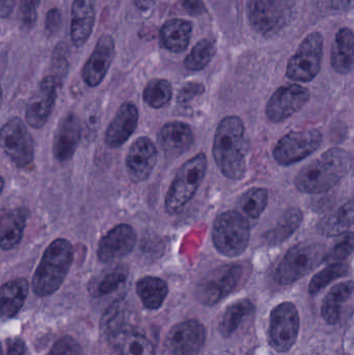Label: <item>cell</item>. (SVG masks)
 Here are the masks:
<instances>
[{
    "mask_svg": "<svg viewBox=\"0 0 354 355\" xmlns=\"http://www.w3.org/2000/svg\"><path fill=\"white\" fill-rule=\"evenodd\" d=\"M247 143L240 118L226 116L218 124L213 141V156L222 174L240 180L247 172Z\"/></svg>",
    "mask_w": 354,
    "mask_h": 355,
    "instance_id": "1",
    "label": "cell"
},
{
    "mask_svg": "<svg viewBox=\"0 0 354 355\" xmlns=\"http://www.w3.org/2000/svg\"><path fill=\"white\" fill-rule=\"evenodd\" d=\"M351 166L349 154L341 148H333L301 168L295 178V186L305 193H322L340 183Z\"/></svg>",
    "mask_w": 354,
    "mask_h": 355,
    "instance_id": "2",
    "label": "cell"
},
{
    "mask_svg": "<svg viewBox=\"0 0 354 355\" xmlns=\"http://www.w3.org/2000/svg\"><path fill=\"white\" fill-rule=\"evenodd\" d=\"M74 260L69 240L58 238L48 245L33 277V290L39 297L55 293L64 283Z\"/></svg>",
    "mask_w": 354,
    "mask_h": 355,
    "instance_id": "3",
    "label": "cell"
},
{
    "mask_svg": "<svg viewBox=\"0 0 354 355\" xmlns=\"http://www.w3.org/2000/svg\"><path fill=\"white\" fill-rule=\"evenodd\" d=\"M207 156L200 153L181 166L166 196V211L177 215L193 200L207 173Z\"/></svg>",
    "mask_w": 354,
    "mask_h": 355,
    "instance_id": "4",
    "label": "cell"
},
{
    "mask_svg": "<svg viewBox=\"0 0 354 355\" xmlns=\"http://www.w3.org/2000/svg\"><path fill=\"white\" fill-rule=\"evenodd\" d=\"M295 0H247V14L254 31L265 37L280 33L294 18Z\"/></svg>",
    "mask_w": 354,
    "mask_h": 355,
    "instance_id": "5",
    "label": "cell"
},
{
    "mask_svg": "<svg viewBox=\"0 0 354 355\" xmlns=\"http://www.w3.org/2000/svg\"><path fill=\"white\" fill-rule=\"evenodd\" d=\"M249 221L236 211H227L216 217L212 229V241L216 250L226 257L240 256L249 245Z\"/></svg>",
    "mask_w": 354,
    "mask_h": 355,
    "instance_id": "6",
    "label": "cell"
},
{
    "mask_svg": "<svg viewBox=\"0 0 354 355\" xmlns=\"http://www.w3.org/2000/svg\"><path fill=\"white\" fill-rule=\"evenodd\" d=\"M326 254L324 246L318 243L294 246L285 254L276 268V283L283 286L295 283L324 261Z\"/></svg>",
    "mask_w": 354,
    "mask_h": 355,
    "instance_id": "7",
    "label": "cell"
},
{
    "mask_svg": "<svg viewBox=\"0 0 354 355\" xmlns=\"http://www.w3.org/2000/svg\"><path fill=\"white\" fill-rule=\"evenodd\" d=\"M324 37L321 33H311L305 37L294 55L287 64L289 79L301 83L313 80L321 69L324 60Z\"/></svg>",
    "mask_w": 354,
    "mask_h": 355,
    "instance_id": "8",
    "label": "cell"
},
{
    "mask_svg": "<svg viewBox=\"0 0 354 355\" xmlns=\"http://www.w3.org/2000/svg\"><path fill=\"white\" fill-rule=\"evenodd\" d=\"M242 275L243 267L239 264L224 265L211 271L197 284V300L208 306L218 304L236 289Z\"/></svg>",
    "mask_w": 354,
    "mask_h": 355,
    "instance_id": "9",
    "label": "cell"
},
{
    "mask_svg": "<svg viewBox=\"0 0 354 355\" xmlns=\"http://www.w3.org/2000/svg\"><path fill=\"white\" fill-rule=\"evenodd\" d=\"M1 147L17 168L26 170L33 166L35 143L26 125L21 119H10L2 126Z\"/></svg>",
    "mask_w": 354,
    "mask_h": 355,
    "instance_id": "10",
    "label": "cell"
},
{
    "mask_svg": "<svg viewBox=\"0 0 354 355\" xmlns=\"http://www.w3.org/2000/svg\"><path fill=\"white\" fill-rule=\"evenodd\" d=\"M301 319L297 306L283 302L270 313L269 344L276 352H287L299 337Z\"/></svg>",
    "mask_w": 354,
    "mask_h": 355,
    "instance_id": "11",
    "label": "cell"
},
{
    "mask_svg": "<svg viewBox=\"0 0 354 355\" xmlns=\"http://www.w3.org/2000/svg\"><path fill=\"white\" fill-rule=\"evenodd\" d=\"M321 143L322 133L318 129L294 131L278 141L274 147V156L282 166H290L311 155Z\"/></svg>",
    "mask_w": 354,
    "mask_h": 355,
    "instance_id": "12",
    "label": "cell"
},
{
    "mask_svg": "<svg viewBox=\"0 0 354 355\" xmlns=\"http://www.w3.org/2000/svg\"><path fill=\"white\" fill-rule=\"evenodd\" d=\"M205 341V329L200 321H183L168 331L166 349L168 355H197Z\"/></svg>",
    "mask_w": 354,
    "mask_h": 355,
    "instance_id": "13",
    "label": "cell"
},
{
    "mask_svg": "<svg viewBox=\"0 0 354 355\" xmlns=\"http://www.w3.org/2000/svg\"><path fill=\"white\" fill-rule=\"evenodd\" d=\"M58 83L53 75L43 78L27 104L25 120L33 128L45 126L57 98Z\"/></svg>",
    "mask_w": 354,
    "mask_h": 355,
    "instance_id": "14",
    "label": "cell"
},
{
    "mask_svg": "<svg viewBox=\"0 0 354 355\" xmlns=\"http://www.w3.org/2000/svg\"><path fill=\"white\" fill-rule=\"evenodd\" d=\"M310 100V92L299 85H289L280 87L266 106V116L272 122L287 120L303 108Z\"/></svg>",
    "mask_w": 354,
    "mask_h": 355,
    "instance_id": "15",
    "label": "cell"
},
{
    "mask_svg": "<svg viewBox=\"0 0 354 355\" xmlns=\"http://www.w3.org/2000/svg\"><path fill=\"white\" fill-rule=\"evenodd\" d=\"M116 56V43L110 35H102L96 44L89 60L82 68L83 81L89 87H96L105 78Z\"/></svg>",
    "mask_w": 354,
    "mask_h": 355,
    "instance_id": "16",
    "label": "cell"
},
{
    "mask_svg": "<svg viewBox=\"0 0 354 355\" xmlns=\"http://www.w3.org/2000/svg\"><path fill=\"white\" fill-rule=\"evenodd\" d=\"M157 157V148L149 137L135 139L126 157V168L130 179L135 183L145 181L155 168Z\"/></svg>",
    "mask_w": 354,
    "mask_h": 355,
    "instance_id": "17",
    "label": "cell"
},
{
    "mask_svg": "<svg viewBox=\"0 0 354 355\" xmlns=\"http://www.w3.org/2000/svg\"><path fill=\"white\" fill-rule=\"evenodd\" d=\"M136 233L129 225H118L110 230L98 245L97 256L103 263L128 256L136 244Z\"/></svg>",
    "mask_w": 354,
    "mask_h": 355,
    "instance_id": "18",
    "label": "cell"
},
{
    "mask_svg": "<svg viewBox=\"0 0 354 355\" xmlns=\"http://www.w3.org/2000/svg\"><path fill=\"white\" fill-rule=\"evenodd\" d=\"M81 139V125L76 114H66L57 125L54 133V157L57 162H64L73 157Z\"/></svg>",
    "mask_w": 354,
    "mask_h": 355,
    "instance_id": "19",
    "label": "cell"
},
{
    "mask_svg": "<svg viewBox=\"0 0 354 355\" xmlns=\"http://www.w3.org/2000/svg\"><path fill=\"white\" fill-rule=\"evenodd\" d=\"M139 108L131 102L123 103L105 132V144L112 149L124 145L139 124Z\"/></svg>",
    "mask_w": 354,
    "mask_h": 355,
    "instance_id": "20",
    "label": "cell"
},
{
    "mask_svg": "<svg viewBox=\"0 0 354 355\" xmlns=\"http://www.w3.org/2000/svg\"><path fill=\"white\" fill-rule=\"evenodd\" d=\"M96 21L94 0H73L71 8L70 35L73 45L82 47L89 41Z\"/></svg>",
    "mask_w": 354,
    "mask_h": 355,
    "instance_id": "21",
    "label": "cell"
},
{
    "mask_svg": "<svg viewBox=\"0 0 354 355\" xmlns=\"http://www.w3.org/2000/svg\"><path fill=\"white\" fill-rule=\"evenodd\" d=\"M193 130L186 123L175 121L164 125L158 135L160 147L166 155L178 157L188 151L193 145Z\"/></svg>",
    "mask_w": 354,
    "mask_h": 355,
    "instance_id": "22",
    "label": "cell"
},
{
    "mask_svg": "<svg viewBox=\"0 0 354 355\" xmlns=\"http://www.w3.org/2000/svg\"><path fill=\"white\" fill-rule=\"evenodd\" d=\"M27 217L28 211L22 207L2 212L0 220V245L2 250H12L20 243L26 225Z\"/></svg>",
    "mask_w": 354,
    "mask_h": 355,
    "instance_id": "23",
    "label": "cell"
},
{
    "mask_svg": "<svg viewBox=\"0 0 354 355\" xmlns=\"http://www.w3.org/2000/svg\"><path fill=\"white\" fill-rule=\"evenodd\" d=\"M159 37L166 50L180 53L186 50L191 43L193 23L184 19H170L162 25Z\"/></svg>",
    "mask_w": 354,
    "mask_h": 355,
    "instance_id": "24",
    "label": "cell"
},
{
    "mask_svg": "<svg viewBox=\"0 0 354 355\" xmlns=\"http://www.w3.org/2000/svg\"><path fill=\"white\" fill-rule=\"evenodd\" d=\"M330 62L335 72L348 74L354 64V33L348 27H343L337 33L332 47Z\"/></svg>",
    "mask_w": 354,
    "mask_h": 355,
    "instance_id": "25",
    "label": "cell"
},
{
    "mask_svg": "<svg viewBox=\"0 0 354 355\" xmlns=\"http://www.w3.org/2000/svg\"><path fill=\"white\" fill-rule=\"evenodd\" d=\"M28 282L22 277L6 282L1 287V316L10 319L18 314L28 295Z\"/></svg>",
    "mask_w": 354,
    "mask_h": 355,
    "instance_id": "26",
    "label": "cell"
},
{
    "mask_svg": "<svg viewBox=\"0 0 354 355\" xmlns=\"http://www.w3.org/2000/svg\"><path fill=\"white\" fill-rule=\"evenodd\" d=\"M354 292V282L338 284L326 294L322 302L321 315L328 324H337L340 321L341 310L344 302L349 300Z\"/></svg>",
    "mask_w": 354,
    "mask_h": 355,
    "instance_id": "27",
    "label": "cell"
},
{
    "mask_svg": "<svg viewBox=\"0 0 354 355\" xmlns=\"http://www.w3.org/2000/svg\"><path fill=\"white\" fill-rule=\"evenodd\" d=\"M136 293L145 309L158 310L168 297V284L159 277H141L136 283Z\"/></svg>",
    "mask_w": 354,
    "mask_h": 355,
    "instance_id": "28",
    "label": "cell"
},
{
    "mask_svg": "<svg viewBox=\"0 0 354 355\" xmlns=\"http://www.w3.org/2000/svg\"><path fill=\"white\" fill-rule=\"evenodd\" d=\"M303 223V213L299 209H290L281 217L274 229L263 235L264 243L274 246L288 239Z\"/></svg>",
    "mask_w": 354,
    "mask_h": 355,
    "instance_id": "29",
    "label": "cell"
},
{
    "mask_svg": "<svg viewBox=\"0 0 354 355\" xmlns=\"http://www.w3.org/2000/svg\"><path fill=\"white\" fill-rule=\"evenodd\" d=\"M110 341L120 355H156L149 340L135 331L125 329Z\"/></svg>",
    "mask_w": 354,
    "mask_h": 355,
    "instance_id": "30",
    "label": "cell"
},
{
    "mask_svg": "<svg viewBox=\"0 0 354 355\" xmlns=\"http://www.w3.org/2000/svg\"><path fill=\"white\" fill-rule=\"evenodd\" d=\"M255 306L251 300H241L227 308L218 324V331L224 338H229L237 331L241 323L253 314Z\"/></svg>",
    "mask_w": 354,
    "mask_h": 355,
    "instance_id": "31",
    "label": "cell"
},
{
    "mask_svg": "<svg viewBox=\"0 0 354 355\" xmlns=\"http://www.w3.org/2000/svg\"><path fill=\"white\" fill-rule=\"evenodd\" d=\"M354 223V202H346L336 212L324 217L318 227L324 235L339 236L345 233Z\"/></svg>",
    "mask_w": 354,
    "mask_h": 355,
    "instance_id": "32",
    "label": "cell"
},
{
    "mask_svg": "<svg viewBox=\"0 0 354 355\" xmlns=\"http://www.w3.org/2000/svg\"><path fill=\"white\" fill-rule=\"evenodd\" d=\"M218 48L212 39H203L195 44L191 53L184 60V66L189 71H201L205 69L215 56Z\"/></svg>",
    "mask_w": 354,
    "mask_h": 355,
    "instance_id": "33",
    "label": "cell"
},
{
    "mask_svg": "<svg viewBox=\"0 0 354 355\" xmlns=\"http://www.w3.org/2000/svg\"><path fill=\"white\" fill-rule=\"evenodd\" d=\"M172 97V85L166 79H153L143 89V101L154 110H160L168 105Z\"/></svg>",
    "mask_w": 354,
    "mask_h": 355,
    "instance_id": "34",
    "label": "cell"
},
{
    "mask_svg": "<svg viewBox=\"0 0 354 355\" xmlns=\"http://www.w3.org/2000/svg\"><path fill=\"white\" fill-rule=\"evenodd\" d=\"M351 267L346 263H333L324 270L314 275L309 286V292L311 295H316L324 290L326 286L330 285L335 279H340L348 275Z\"/></svg>",
    "mask_w": 354,
    "mask_h": 355,
    "instance_id": "35",
    "label": "cell"
},
{
    "mask_svg": "<svg viewBox=\"0 0 354 355\" xmlns=\"http://www.w3.org/2000/svg\"><path fill=\"white\" fill-rule=\"evenodd\" d=\"M268 204V191L264 188H251L243 193L240 206L245 214L251 218H258Z\"/></svg>",
    "mask_w": 354,
    "mask_h": 355,
    "instance_id": "36",
    "label": "cell"
},
{
    "mask_svg": "<svg viewBox=\"0 0 354 355\" xmlns=\"http://www.w3.org/2000/svg\"><path fill=\"white\" fill-rule=\"evenodd\" d=\"M122 306L121 302H114L102 317L101 329L109 340L126 329Z\"/></svg>",
    "mask_w": 354,
    "mask_h": 355,
    "instance_id": "37",
    "label": "cell"
},
{
    "mask_svg": "<svg viewBox=\"0 0 354 355\" xmlns=\"http://www.w3.org/2000/svg\"><path fill=\"white\" fill-rule=\"evenodd\" d=\"M354 250V233L345 232L338 236L334 245L326 252L324 261L339 263L348 258Z\"/></svg>",
    "mask_w": 354,
    "mask_h": 355,
    "instance_id": "38",
    "label": "cell"
},
{
    "mask_svg": "<svg viewBox=\"0 0 354 355\" xmlns=\"http://www.w3.org/2000/svg\"><path fill=\"white\" fill-rule=\"evenodd\" d=\"M127 277H128V272L124 267H118V268L114 269V271L108 273L99 282L94 294H95V296L102 297V296L112 293V292L118 289L123 284H125Z\"/></svg>",
    "mask_w": 354,
    "mask_h": 355,
    "instance_id": "39",
    "label": "cell"
},
{
    "mask_svg": "<svg viewBox=\"0 0 354 355\" xmlns=\"http://www.w3.org/2000/svg\"><path fill=\"white\" fill-rule=\"evenodd\" d=\"M47 355H83V352L74 338L66 336L55 342Z\"/></svg>",
    "mask_w": 354,
    "mask_h": 355,
    "instance_id": "40",
    "label": "cell"
},
{
    "mask_svg": "<svg viewBox=\"0 0 354 355\" xmlns=\"http://www.w3.org/2000/svg\"><path fill=\"white\" fill-rule=\"evenodd\" d=\"M41 0H20V15L22 24L25 28H33L37 19Z\"/></svg>",
    "mask_w": 354,
    "mask_h": 355,
    "instance_id": "41",
    "label": "cell"
},
{
    "mask_svg": "<svg viewBox=\"0 0 354 355\" xmlns=\"http://www.w3.org/2000/svg\"><path fill=\"white\" fill-rule=\"evenodd\" d=\"M67 49L64 44H58L56 46L55 50L53 53V60H52V64H53L54 72L55 74L53 75L55 77L56 80L60 81L62 77L68 73V56H67Z\"/></svg>",
    "mask_w": 354,
    "mask_h": 355,
    "instance_id": "42",
    "label": "cell"
},
{
    "mask_svg": "<svg viewBox=\"0 0 354 355\" xmlns=\"http://www.w3.org/2000/svg\"><path fill=\"white\" fill-rule=\"evenodd\" d=\"M62 24V15L57 8H52L48 12L45 20V31L48 35H53Z\"/></svg>",
    "mask_w": 354,
    "mask_h": 355,
    "instance_id": "43",
    "label": "cell"
},
{
    "mask_svg": "<svg viewBox=\"0 0 354 355\" xmlns=\"http://www.w3.org/2000/svg\"><path fill=\"white\" fill-rule=\"evenodd\" d=\"M204 89H205L204 85H200V83H188V85H184L179 93V101H188L195 96L203 93Z\"/></svg>",
    "mask_w": 354,
    "mask_h": 355,
    "instance_id": "44",
    "label": "cell"
},
{
    "mask_svg": "<svg viewBox=\"0 0 354 355\" xmlns=\"http://www.w3.org/2000/svg\"><path fill=\"white\" fill-rule=\"evenodd\" d=\"M183 10L191 16H200L206 10L203 0H181Z\"/></svg>",
    "mask_w": 354,
    "mask_h": 355,
    "instance_id": "45",
    "label": "cell"
},
{
    "mask_svg": "<svg viewBox=\"0 0 354 355\" xmlns=\"http://www.w3.org/2000/svg\"><path fill=\"white\" fill-rule=\"evenodd\" d=\"M26 350L24 341L14 338V339H8L6 341V355H23Z\"/></svg>",
    "mask_w": 354,
    "mask_h": 355,
    "instance_id": "46",
    "label": "cell"
},
{
    "mask_svg": "<svg viewBox=\"0 0 354 355\" xmlns=\"http://www.w3.org/2000/svg\"><path fill=\"white\" fill-rule=\"evenodd\" d=\"M16 6V0H0V15L2 19L8 18Z\"/></svg>",
    "mask_w": 354,
    "mask_h": 355,
    "instance_id": "47",
    "label": "cell"
},
{
    "mask_svg": "<svg viewBox=\"0 0 354 355\" xmlns=\"http://www.w3.org/2000/svg\"><path fill=\"white\" fill-rule=\"evenodd\" d=\"M354 0H330V6L334 10H345L348 8Z\"/></svg>",
    "mask_w": 354,
    "mask_h": 355,
    "instance_id": "48",
    "label": "cell"
},
{
    "mask_svg": "<svg viewBox=\"0 0 354 355\" xmlns=\"http://www.w3.org/2000/svg\"><path fill=\"white\" fill-rule=\"evenodd\" d=\"M154 3V0H135V4L139 10H149L152 4Z\"/></svg>",
    "mask_w": 354,
    "mask_h": 355,
    "instance_id": "49",
    "label": "cell"
}]
</instances>
